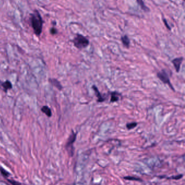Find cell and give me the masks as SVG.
Here are the masks:
<instances>
[{"instance_id":"obj_19","label":"cell","mask_w":185,"mask_h":185,"mask_svg":"<svg viewBox=\"0 0 185 185\" xmlns=\"http://www.w3.org/2000/svg\"><path fill=\"white\" fill-rule=\"evenodd\" d=\"M163 22L165 23V25L166 26V27H167V29H168L169 30H171V28L170 27V26H169V25H168V23H167V20H166L165 19H163Z\"/></svg>"},{"instance_id":"obj_5","label":"cell","mask_w":185,"mask_h":185,"mask_svg":"<svg viewBox=\"0 0 185 185\" xmlns=\"http://www.w3.org/2000/svg\"><path fill=\"white\" fill-rule=\"evenodd\" d=\"M183 60H184L183 57H179V58H175L172 61V62L177 72H179L180 71V66H181L182 62H183Z\"/></svg>"},{"instance_id":"obj_15","label":"cell","mask_w":185,"mask_h":185,"mask_svg":"<svg viewBox=\"0 0 185 185\" xmlns=\"http://www.w3.org/2000/svg\"><path fill=\"white\" fill-rule=\"evenodd\" d=\"M137 123L136 122H131V123H128L126 125V127L128 130H131L132 129L136 127L137 126Z\"/></svg>"},{"instance_id":"obj_13","label":"cell","mask_w":185,"mask_h":185,"mask_svg":"<svg viewBox=\"0 0 185 185\" xmlns=\"http://www.w3.org/2000/svg\"><path fill=\"white\" fill-rule=\"evenodd\" d=\"M183 177V175L182 174H180V175H175V176H172V177H164V176H163V177H161V176H160V177H160V178H163V177H165V178H166L167 179H175V180H179V179H181Z\"/></svg>"},{"instance_id":"obj_11","label":"cell","mask_w":185,"mask_h":185,"mask_svg":"<svg viewBox=\"0 0 185 185\" xmlns=\"http://www.w3.org/2000/svg\"><path fill=\"white\" fill-rule=\"evenodd\" d=\"M121 41L124 46L129 48L130 46V40L127 35H124L121 37Z\"/></svg>"},{"instance_id":"obj_3","label":"cell","mask_w":185,"mask_h":185,"mask_svg":"<svg viewBox=\"0 0 185 185\" xmlns=\"http://www.w3.org/2000/svg\"><path fill=\"white\" fill-rule=\"evenodd\" d=\"M157 77L163 83H164L165 84H168L171 89H173V91H175L173 85L170 83L168 73H167L165 69H162L160 72H158L157 73Z\"/></svg>"},{"instance_id":"obj_6","label":"cell","mask_w":185,"mask_h":185,"mask_svg":"<svg viewBox=\"0 0 185 185\" xmlns=\"http://www.w3.org/2000/svg\"><path fill=\"white\" fill-rule=\"evenodd\" d=\"M48 81L51 85H53L55 88H57L60 91L62 90L63 88L61 83H60V81L55 78H50L48 79Z\"/></svg>"},{"instance_id":"obj_12","label":"cell","mask_w":185,"mask_h":185,"mask_svg":"<svg viewBox=\"0 0 185 185\" xmlns=\"http://www.w3.org/2000/svg\"><path fill=\"white\" fill-rule=\"evenodd\" d=\"M137 3L139 4V6L141 7V9H142L143 11H144L145 12H150V9L149 8H148V7H146V6L144 4V2L143 1L141 0H137Z\"/></svg>"},{"instance_id":"obj_2","label":"cell","mask_w":185,"mask_h":185,"mask_svg":"<svg viewBox=\"0 0 185 185\" xmlns=\"http://www.w3.org/2000/svg\"><path fill=\"white\" fill-rule=\"evenodd\" d=\"M74 46L79 50H82L89 46V40L84 36L77 34L72 40Z\"/></svg>"},{"instance_id":"obj_8","label":"cell","mask_w":185,"mask_h":185,"mask_svg":"<svg viewBox=\"0 0 185 185\" xmlns=\"http://www.w3.org/2000/svg\"><path fill=\"white\" fill-rule=\"evenodd\" d=\"M121 94L120 93L117 92V91H114L111 93V98L110 102L111 103H114L118 102L120 100V96H121Z\"/></svg>"},{"instance_id":"obj_14","label":"cell","mask_w":185,"mask_h":185,"mask_svg":"<svg viewBox=\"0 0 185 185\" xmlns=\"http://www.w3.org/2000/svg\"><path fill=\"white\" fill-rule=\"evenodd\" d=\"M124 179L125 180H134V181H142V180L139 177H129V176H128L126 177H124Z\"/></svg>"},{"instance_id":"obj_4","label":"cell","mask_w":185,"mask_h":185,"mask_svg":"<svg viewBox=\"0 0 185 185\" xmlns=\"http://www.w3.org/2000/svg\"><path fill=\"white\" fill-rule=\"evenodd\" d=\"M76 135L77 134L76 133H74V132H72L71 135L69 136V138L68 139L67 143L66 144V148L68 151L69 154L71 155V156H73V152H74L73 144L74 141H76Z\"/></svg>"},{"instance_id":"obj_18","label":"cell","mask_w":185,"mask_h":185,"mask_svg":"<svg viewBox=\"0 0 185 185\" xmlns=\"http://www.w3.org/2000/svg\"><path fill=\"white\" fill-rule=\"evenodd\" d=\"M50 33L52 35H55L57 34L58 31L55 27H52L50 29Z\"/></svg>"},{"instance_id":"obj_1","label":"cell","mask_w":185,"mask_h":185,"mask_svg":"<svg viewBox=\"0 0 185 185\" xmlns=\"http://www.w3.org/2000/svg\"><path fill=\"white\" fill-rule=\"evenodd\" d=\"M30 22L35 34L36 36H40L43 31V21L41 14L37 10H35L32 14H31Z\"/></svg>"},{"instance_id":"obj_10","label":"cell","mask_w":185,"mask_h":185,"mask_svg":"<svg viewBox=\"0 0 185 185\" xmlns=\"http://www.w3.org/2000/svg\"><path fill=\"white\" fill-rule=\"evenodd\" d=\"M1 85L3 88V89H4L5 92H7V90H11L13 88L12 84L9 81H4L1 84Z\"/></svg>"},{"instance_id":"obj_9","label":"cell","mask_w":185,"mask_h":185,"mask_svg":"<svg viewBox=\"0 0 185 185\" xmlns=\"http://www.w3.org/2000/svg\"><path fill=\"white\" fill-rule=\"evenodd\" d=\"M41 111L43 113H44L48 117H50L52 115V111H51L50 108H49L48 106H46V105L43 106V107L41 109Z\"/></svg>"},{"instance_id":"obj_16","label":"cell","mask_w":185,"mask_h":185,"mask_svg":"<svg viewBox=\"0 0 185 185\" xmlns=\"http://www.w3.org/2000/svg\"><path fill=\"white\" fill-rule=\"evenodd\" d=\"M0 173L2 174V175L4 177H9V175H10L9 173H8V172H7L6 170L4 169L2 167H0Z\"/></svg>"},{"instance_id":"obj_17","label":"cell","mask_w":185,"mask_h":185,"mask_svg":"<svg viewBox=\"0 0 185 185\" xmlns=\"http://www.w3.org/2000/svg\"><path fill=\"white\" fill-rule=\"evenodd\" d=\"M7 180L12 185H21V184L19 182H18V181H16L15 180H10V179H8Z\"/></svg>"},{"instance_id":"obj_7","label":"cell","mask_w":185,"mask_h":185,"mask_svg":"<svg viewBox=\"0 0 185 185\" xmlns=\"http://www.w3.org/2000/svg\"><path fill=\"white\" fill-rule=\"evenodd\" d=\"M92 88L95 91V93H96V97H97V102H100V103H102V102H104L105 101V98H103V96H102L101 93L100 92L98 89L97 88L96 86L95 85H92Z\"/></svg>"}]
</instances>
